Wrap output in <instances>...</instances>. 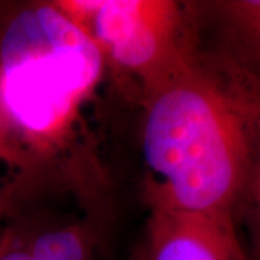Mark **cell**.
<instances>
[{"instance_id":"1","label":"cell","mask_w":260,"mask_h":260,"mask_svg":"<svg viewBox=\"0 0 260 260\" xmlns=\"http://www.w3.org/2000/svg\"><path fill=\"white\" fill-rule=\"evenodd\" d=\"M251 78L236 70L223 77L189 55L145 91L153 208L230 217L250 171Z\"/></svg>"},{"instance_id":"2","label":"cell","mask_w":260,"mask_h":260,"mask_svg":"<svg viewBox=\"0 0 260 260\" xmlns=\"http://www.w3.org/2000/svg\"><path fill=\"white\" fill-rule=\"evenodd\" d=\"M102 52L56 3L15 10L0 25V106L15 133H61L102 75Z\"/></svg>"},{"instance_id":"3","label":"cell","mask_w":260,"mask_h":260,"mask_svg":"<svg viewBox=\"0 0 260 260\" xmlns=\"http://www.w3.org/2000/svg\"><path fill=\"white\" fill-rule=\"evenodd\" d=\"M109 61L138 75L145 91L191 55L182 44V16L175 3L150 0L59 2Z\"/></svg>"},{"instance_id":"4","label":"cell","mask_w":260,"mask_h":260,"mask_svg":"<svg viewBox=\"0 0 260 260\" xmlns=\"http://www.w3.org/2000/svg\"><path fill=\"white\" fill-rule=\"evenodd\" d=\"M146 260H247L230 217L153 208Z\"/></svg>"},{"instance_id":"5","label":"cell","mask_w":260,"mask_h":260,"mask_svg":"<svg viewBox=\"0 0 260 260\" xmlns=\"http://www.w3.org/2000/svg\"><path fill=\"white\" fill-rule=\"evenodd\" d=\"M25 237L30 260H94L91 240L81 227H54Z\"/></svg>"},{"instance_id":"6","label":"cell","mask_w":260,"mask_h":260,"mask_svg":"<svg viewBox=\"0 0 260 260\" xmlns=\"http://www.w3.org/2000/svg\"><path fill=\"white\" fill-rule=\"evenodd\" d=\"M250 109L251 155L246 191L250 195L251 203L254 204V210L260 223V80L254 75L250 87Z\"/></svg>"},{"instance_id":"7","label":"cell","mask_w":260,"mask_h":260,"mask_svg":"<svg viewBox=\"0 0 260 260\" xmlns=\"http://www.w3.org/2000/svg\"><path fill=\"white\" fill-rule=\"evenodd\" d=\"M0 260H30L25 234L8 230L0 237Z\"/></svg>"},{"instance_id":"8","label":"cell","mask_w":260,"mask_h":260,"mask_svg":"<svg viewBox=\"0 0 260 260\" xmlns=\"http://www.w3.org/2000/svg\"><path fill=\"white\" fill-rule=\"evenodd\" d=\"M233 9L260 41V2H239Z\"/></svg>"},{"instance_id":"9","label":"cell","mask_w":260,"mask_h":260,"mask_svg":"<svg viewBox=\"0 0 260 260\" xmlns=\"http://www.w3.org/2000/svg\"><path fill=\"white\" fill-rule=\"evenodd\" d=\"M13 135H15V132L12 129L9 120H8L6 114L0 106V164L8 160V158L12 155V138H13ZM0 197H3L2 192H0Z\"/></svg>"},{"instance_id":"10","label":"cell","mask_w":260,"mask_h":260,"mask_svg":"<svg viewBox=\"0 0 260 260\" xmlns=\"http://www.w3.org/2000/svg\"><path fill=\"white\" fill-rule=\"evenodd\" d=\"M5 197H0V218H2V215L5 214ZM0 237H2V234H0Z\"/></svg>"},{"instance_id":"11","label":"cell","mask_w":260,"mask_h":260,"mask_svg":"<svg viewBox=\"0 0 260 260\" xmlns=\"http://www.w3.org/2000/svg\"><path fill=\"white\" fill-rule=\"evenodd\" d=\"M132 260H146V256H145V253H142V256H138V257H135V259Z\"/></svg>"}]
</instances>
